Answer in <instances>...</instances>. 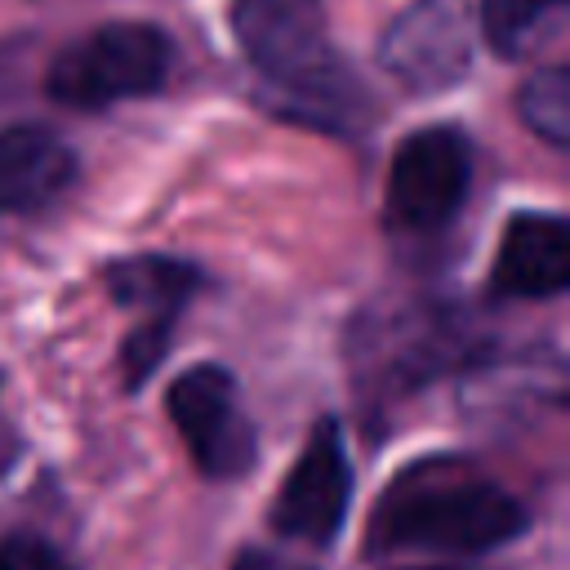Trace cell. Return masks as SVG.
<instances>
[{
    "mask_svg": "<svg viewBox=\"0 0 570 570\" xmlns=\"http://www.w3.org/2000/svg\"><path fill=\"white\" fill-rule=\"evenodd\" d=\"M570 0H485L481 36L503 58H530L566 36Z\"/></svg>",
    "mask_w": 570,
    "mask_h": 570,
    "instance_id": "cell-11",
    "label": "cell"
},
{
    "mask_svg": "<svg viewBox=\"0 0 570 570\" xmlns=\"http://www.w3.org/2000/svg\"><path fill=\"white\" fill-rule=\"evenodd\" d=\"M169 419L187 441L191 463L214 476L232 481L254 468V423L240 410L236 379L223 365H191L169 383Z\"/></svg>",
    "mask_w": 570,
    "mask_h": 570,
    "instance_id": "cell-5",
    "label": "cell"
},
{
    "mask_svg": "<svg viewBox=\"0 0 570 570\" xmlns=\"http://www.w3.org/2000/svg\"><path fill=\"white\" fill-rule=\"evenodd\" d=\"M414 570H445V566H414Z\"/></svg>",
    "mask_w": 570,
    "mask_h": 570,
    "instance_id": "cell-15",
    "label": "cell"
},
{
    "mask_svg": "<svg viewBox=\"0 0 570 570\" xmlns=\"http://www.w3.org/2000/svg\"><path fill=\"white\" fill-rule=\"evenodd\" d=\"M472 183L468 138L450 125L414 129L387 169V223L401 232H432L450 223Z\"/></svg>",
    "mask_w": 570,
    "mask_h": 570,
    "instance_id": "cell-4",
    "label": "cell"
},
{
    "mask_svg": "<svg viewBox=\"0 0 570 570\" xmlns=\"http://www.w3.org/2000/svg\"><path fill=\"white\" fill-rule=\"evenodd\" d=\"M347 503H352L347 441L334 419H321L307 432L294 468L285 472L272 499V525L276 534L298 543H330L347 521Z\"/></svg>",
    "mask_w": 570,
    "mask_h": 570,
    "instance_id": "cell-6",
    "label": "cell"
},
{
    "mask_svg": "<svg viewBox=\"0 0 570 570\" xmlns=\"http://www.w3.org/2000/svg\"><path fill=\"white\" fill-rule=\"evenodd\" d=\"M530 517L503 485L445 463L401 472L370 517V552H490L525 534Z\"/></svg>",
    "mask_w": 570,
    "mask_h": 570,
    "instance_id": "cell-1",
    "label": "cell"
},
{
    "mask_svg": "<svg viewBox=\"0 0 570 570\" xmlns=\"http://www.w3.org/2000/svg\"><path fill=\"white\" fill-rule=\"evenodd\" d=\"M174 45L151 22H107L49 62V98L76 111H102L156 94L169 76Z\"/></svg>",
    "mask_w": 570,
    "mask_h": 570,
    "instance_id": "cell-3",
    "label": "cell"
},
{
    "mask_svg": "<svg viewBox=\"0 0 570 570\" xmlns=\"http://www.w3.org/2000/svg\"><path fill=\"white\" fill-rule=\"evenodd\" d=\"M205 285V276L191 263L178 258H125L107 267V289L111 298L138 316V325L125 338L120 365H125V383L138 387L147 383V374L160 365L165 347H169V325L178 321V312L187 307V298Z\"/></svg>",
    "mask_w": 570,
    "mask_h": 570,
    "instance_id": "cell-7",
    "label": "cell"
},
{
    "mask_svg": "<svg viewBox=\"0 0 570 570\" xmlns=\"http://www.w3.org/2000/svg\"><path fill=\"white\" fill-rule=\"evenodd\" d=\"M232 36L289 116L352 125L365 107V85L343 62L321 0H236Z\"/></svg>",
    "mask_w": 570,
    "mask_h": 570,
    "instance_id": "cell-2",
    "label": "cell"
},
{
    "mask_svg": "<svg viewBox=\"0 0 570 570\" xmlns=\"http://www.w3.org/2000/svg\"><path fill=\"white\" fill-rule=\"evenodd\" d=\"M76 178V151L45 125L0 129V214L53 200Z\"/></svg>",
    "mask_w": 570,
    "mask_h": 570,
    "instance_id": "cell-10",
    "label": "cell"
},
{
    "mask_svg": "<svg viewBox=\"0 0 570 570\" xmlns=\"http://www.w3.org/2000/svg\"><path fill=\"white\" fill-rule=\"evenodd\" d=\"M232 570H316V566H307V561H298V557H285V552L245 548V552L236 557V566H232Z\"/></svg>",
    "mask_w": 570,
    "mask_h": 570,
    "instance_id": "cell-14",
    "label": "cell"
},
{
    "mask_svg": "<svg viewBox=\"0 0 570 570\" xmlns=\"http://www.w3.org/2000/svg\"><path fill=\"white\" fill-rule=\"evenodd\" d=\"M0 570H71V566L53 543L36 534H9L0 539Z\"/></svg>",
    "mask_w": 570,
    "mask_h": 570,
    "instance_id": "cell-13",
    "label": "cell"
},
{
    "mask_svg": "<svg viewBox=\"0 0 570 570\" xmlns=\"http://www.w3.org/2000/svg\"><path fill=\"white\" fill-rule=\"evenodd\" d=\"M379 62L414 94L450 89L472 67L468 0H414L379 40Z\"/></svg>",
    "mask_w": 570,
    "mask_h": 570,
    "instance_id": "cell-8",
    "label": "cell"
},
{
    "mask_svg": "<svg viewBox=\"0 0 570 570\" xmlns=\"http://www.w3.org/2000/svg\"><path fill=\"white\" fill-rule=\"evenodd\" d=\"M517 116L530 134H539L552 147L570 142V71L561 62L534 71L517 89Z\"/></svg>",
    "mask_w": 570,
    "mask_h": 570,
    "instance_id": "cell-12",
    "label": "cell"
},
{
    "mask_svg": "<svg viewBox=\"0 0 570 570\" xmlns=\"http://www.w3.org/2000/svg\"><path fill=\"white\" fill-rule=\"evenodd\" d=\"M503 298H552L570 285V232L557 214H517L503 227L490 272Z\"/></svg>",
    "mask_w": 570,
    "mask_h": 570,
    "instance_id": "cell-9",
    "label": "cell"
}]
</instances>
